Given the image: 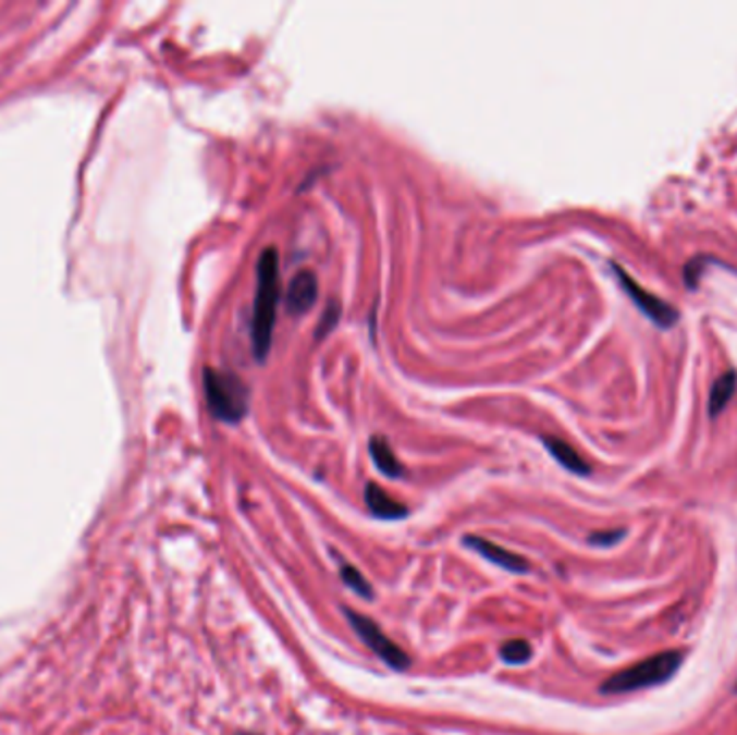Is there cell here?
<instances>
[{
  "instance_id": "cell-5",
  "label": "cell",
  "mask_w": 737,
  "mask_h": 735,
  "mask_svg": "<svg viewBox=\"0 0 737 735\" xmlns=\"http://www.w3.org/2000/svg\"><path fill=\"white\" fill-rule=\"evenodd\" d=\"M347 622L352 624V628L360 636V640L391 669L395 671H406L410 666V658L406 651H402L384 632L380 630V626L376 622H371L369 617L354 613V611H345Z\"/></svg>"
},
{
  "instance_id": "cell-4",
  "label": "cell",
  "mask_w": 737,
  "mask_h": 735,
  "mask_svg": "<svg viewBox=\"0 0 737 735\" xmlns=\"http://www.w3.org/2000/svg\"><path fill=\"white\" fill-rule=\"evenodd\" d=\"M609 266H611V270H613L617 283H619L622 290L626 292V296L632 301L642 316L647 317L649 321H653V323H655L658 328H662V330H671V328L677 326V321L681 319V316H679V311H677L671 303L658 298L655 294H651V292H647L642 285H638L632 277H630L619 264L611 261Z\"/></svg>"
},
{
  "instance_id": "cell-8",
  "label": "cell",
  "mask_w": 737,
  "mask_h": 735,
  "mask_svg": "<svg viewBox=\"0 0 737 735\" xmlns=\"http://www.w3.org/2000/svg\"><path fill=\"white\" fill-rule=\"evenodd\" d=\"M365 503H367V510L380 520H400L408 516V507L400 503L397 499H393L384 488H380L373 481L365 486Z\"/></svg>"
},
{
  "instance_id": "cell-12",
  "label": "cell",
  "mask_w": 737,
  "mask_h": 735,
  "mask_svg": "<svg viewBox=\"0 0 737 735\" xmlns=\"http://www.w3.org/2000/svg\"><path fill=\"white\" fill-rule=\"evenodd\" d=\"M532 656V647L530 642L525 640V638H514V640H507L503 647H501V658L507 662V664H525L530 660Z\"/></svg>"
},
{
  "instance_id": "cell-10",
  "label": "cell",
  "mask_w": 737,
  "mask_h": 735,
  "mask_svg": "<svg viewBox=\"0 0 737 735\" xmlns=\"http://www.w3.org/2000/svg\"><path fill=\"white\" fill-rule=\"evenodd\" d=\"M737 391V371L729 369L725 371L721 378H716V382L710 389V400H708V413L710 419H718L725 408L729 406V402L734 400Z\"/></svg>"
},
{
  "instance_id": "cell-9",
  "label": "cell",
  "mask_w": 737,
  "mask_h": 735,
  "mask_svg": "<svg viewBox=\"0 0 737 735\" xmlns=\"http://www.w3.org/2000/svg\"><path fill=\"white\" fill-rule=\"evenodd\" d=\"M541 442L545 444L548 453H550L565 470H569V473H574V475H580V477L591 475L589 462H587V460H585L569 442L556 438V436H543Z\"/></svg>"
},
{
  "instance_id": "cell-3",
  "label": "cell",
  "mask_w": 737,
  "mask_h": 735,
  "mask_svg": "<svg viewBox=\"0 0 737 735\" xmlns=\"http://www.w3.org/2000/svg\"><path fill=\"white\" fill-rule=\"evenodd\" d=\"M681 660H684L681 651L655 653L647 660H640L632 666L615 673L613 677H609L602 686V693L604 695H624V693L660 686L677 673V669L681 666Z\"/></svg>"
},
{
  "instance_id": "cell-1",
  "label": "cell",
  "mask_w": 737,
  "mask_h": 735,
  "mask_svg": "<svg viewBox=\"0 0 737 735\" xmlns=\"http://www.w3.org/2000/svg\"><path fill=\"white\" fill-rule=\"evenodd\" d=\"M281 268H279V250L268 246L261 250L257 261V292L253 301L250 317V343L253 354L259 363H263L272 347L277 309L281 303Z\"/></svg>"
},
{
  "instance_id": "cell-7",
  "label": "cell",
  "mask_w": 737,
  "mask_h": 735,
  "mask_svg": "<svg viewBox=\"0 0 737 735\" xmlns=\"http://www.w3.org/2000/svg\"><path fill=\"white\" fill-rule=\"evenodd\" d=\"M464 543L472 550H477L483 559H488L490 563L503 567V569H509V572H516V574H525L528 572V563L525 556L520 554H514L512 550L507 548H501L499 543L494 541H488V539H481L477 535H466L464 537Z\"/></svg>"
},
{
  "instance_id": "cell-15",
  "label": "cell",
  "mask_w": 737,
  "mask_h": 735,
  "mask_svg": "<svg viewBox=\"0 0 737 735\" xmlns=\"http://www.w3.org/2000/svg\"><path fill=\"white\" fill-rule=\"evenodd\" d=\"M339 317H341V307H339V303L330 301L328 307H325V311L321 314L319 323H317L316 339H323L328 332H332V328L339 323Z\"/></svg>"
},
{
  "instance_id": "cell-17",
  "label": "cell",
  "mask_w": 737,
  "mask_h": 735,
  "mask_svg": "<svg viewBox=\"0 0 737 735\" xmlns=\"http://www.w3.org/2000/svg\"><path fill=\"white\" fill-rule=\"evenodd\" d=\"M237 735H257V734H237Z\"/></svg>"
},
{
  "instance_id": "cell-11",
  "label": "cell",
  "mask_w": 737,
  "mask_h": 735,
  "mask_svg": "<svg viewBox=\"0 0 737 735\" xmlns=\"http://www.w3.org/2000/svg\"><path fill=\"white\" fill-rule=\"evenodd\" d=\"M369 453H371V460H373V464L378 466V470H380L382 475H386V477H391V479H397V477L404 475V466H402V462L397 460V455H395V451H393L389 438H384V436H373V438L369 440Z\"/></svg>"
},
{
  "instance_id": "cell-14",
  "label": "cell",
  "mask_w": 737,
  "mask_h": 735,
  "mask_svg": "<svg viewBox=\"0 0 737 735\" xmlns=\"http://www.w3.org/2000/svg\"><path fill=\"white\" fill-rule=\"evenodd\" d=\"M710 264H721L714 257H695L684 266V285L688 290H697L699 287V279L703 277V272L708 270Z\"/></svg>"
},
{
  "instance_id": "cell-2",
  "label": "cell",
  "mask_w": 737,
  "mask_h": 735,
  "mask_svg": "<svg viewBox=\"0 0 737 735\" xmlns=\"http://www.w3.org/2000/svg\"><path fill=\"white\" fill-rule=\"evenodd\" d=\"M204 389L213 419L235 425L250 411V389L233 371L216 367L204 369Z\"/></svg>"
},
{
  "instance_id": "cell-16",
  "label": "cell",
  "mask_w": 737,
  "mask_h": 735,
  "mask_svg": "<svg viewBox=\"0 0 737 735\" xmlns=\"http://www.w3.org/2000/svg\"><path fill=\"white\" fill-rule=\"evenodd\" d=\"M624 535H626L624 528L600 530V532H593V535L589 537V541H591L593 546H615V543H619V539H622Z\"/></svg>"
},
{
  "instance_id": "cell-6",
  "label": "cell",
  "mask_w": 737,
  "mask_h": 735,
  "mask_svg": "<svg viewBox=\"0 0 737 735\" xmlns=\"http://www.w3.org/2000/svg\"><path fill=\"white\" fill-rule=\"evenodd\" d=\"M317 292H319V283H317L316 274L311 270H300L287 285V294H285L287 311L292 316L309 314L317 303Z\"/></svg>"
},
{
  "instance_id": "cell-13",
  "label": "cell",
  "mask_w": 737,
  "mask_h": 735,
  "mask_svg": "<svg viewBox=\"0 0 737 735\" xmlns=\"http://www.w3.org/2000/svg\"><path fill=\"white\" fill-rule=\"evenodd\" d=\"M341 578H343V583H345L354 593H358L360 598H367V600L373 598V587L369 585V580H367L356 567L343 565V567H341Z\"/></svg>"
}]
</instances>
